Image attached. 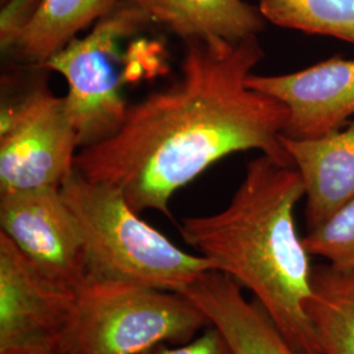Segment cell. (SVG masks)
<instances>
[{
	"mask_svg": "<svg viewBox=\"0 0 354 354\" xmlns=\"http://www.w3.org/2000/svg\"><path fill=\"white\" fill-rule=\"evenodd\" d=\"M264 55L257 36L185 42L176 80L129 105L113 137L80 149L76 171L121 190L140 214L169 215L177 190L231 153L256 150L292 165L281 140L286 108L247 84Z\"/></svg>",
	"mask_w": 354,
	"mask_h": 354,
	"instance_id": "1",
	"label": "cell"
},
{
	"mask_svg": "<svg viewBox=\"0 0 354 354\" xmlns=\"http://www.w3.org/2000/svg\"><path fill=\"white\" fill-rule=\"evenodd\" d=\"M304 197V181L295 167L260 155L245 167L223 210L184 218L180 234L213 270L252 291L292 348L322 354L306 311L311 254L294 221L295 206Z\"/></svg>",
	"mask_w": 354,
	"mask_h": 354,
	"instance_id": "2",
	"label": "cell"
},
{
	"mask_svg": "<svg viewBox=\"0 0 354 354\" xmlns=\"http://www.w3.org/2000/svg\"><path fill=\"white\" fill-rule=\"evenodd\" d=\"M61 190L83 235L87 279L181 292L213 270L203 256L183 251L146 223L115 187L89 181L75 169Z\"/></svg>",
	"mask_w": 354,
	"mask_h": 354,
	"instance_id": "3",
	"label": "cell"
},
{
	"mask_svg": "<svg viewBox=\"0 0 354 354\" xmlns=\"http://www.w3.org/2000/svg\"><path fill=\"white\" fill-rule=\"evenodd\" d=\"M210 326L176 291L87 279L55 342L61 354H145L160 344L190 342Z\"/></svg>",
	"mask_w": 354,
	"mask_h": 354,
	"instance_id": "4",
	"label": "cell"
},
{
	"mask_svg": "<svg viewBox=\"0 0 354 354\" xmlns=\"http://www.w3.org/2000/svg\"><path fill=\"white\" fill-rule=\"evenodd\" d=\"M151 23L142 8L125 0L41 67L61 74L68 84L64 100L80 149L102 143L122 127L129 105L118 68L121 41Z\"/></svg>",
	"mask_w": 354,
	"mask_h": 354,
	"instance_id": "5",
	"label": "cell"
},
{
	"mask_svg": "<svg viewBox=\"0 0 354 354\" xmlns=\"http://www.w3.org/2000/svg\"><path fill=\"white\" fill-rule=\"evenodd\" d=\"M77 147L64 97L37 84L1 108L0 193L62 187Z\"/></svg>",
	"mask_w": 354,
	"mask_h": 354,
	"instance_id": "6",
	"label": "cell"
},
{
	"mask_svg": "<svg viewBox=\"0 0 354 354\" xmlns=\"http://www.w3.org/2000/svg\"><path fill=\"white\" fill-rule=\"evenodd\" d=\"M0 225L51 279L75 290L87 281L83 235L61 187L0 193Z\"/></svg>",
	"mask_w": 354,
	"mask_h": 354,
	"instance_id": "7",
	"label": "cell"
},
{
	"mask_svg": "<svg viewBox=\"0 0 354 354\" xmlns=\"http://www.w3.org/2000/svg\"><path fill=\"white\" fill-rule=\"evenodd\" d=\"M75 298V289L42 272L0 231V351L55 345Z\"/></svg>",
	"mask_w": 354,
	"mask_h": 354,
	"instance_id": "8",
	"label": "cell"
},
{
	"mask_svg": "<svg viewBox=\"0 0 354 354\" xmlns=\"http://www.w3.org/2000/svg\"><path fill=\"white\" fill-rule=\"evenodd\" d=\"M247 84L286 108L282 136L291 140L323 137L354 117V59L330 57L290 74H251Z\"/></svg>",
	"mask_w": 354,
	"mask_h": 354,
	"instance_id": "9",
	"label": "cell"
},
{
	"mask_svg": "<svg viewBox=\"0 0 354 354\" xmlns=\"http://www.w3.org/2000/svg\"><path fill=\"white\" fill-rule=\"evenodd\" d=\"M281 140L304 181L307 231L354 201V121L319 138Z\"/></svg>",
	"mask_w": 354,
	"mask_h": 354,
	"instance_id": "10",
	"label": "cell"
},
{
	"mask_svg": "<svg viewBox=\"0 0 354 354\" xmlns=\"http://www.w3.org/2000/svg\"><path fill=\"white\" fill-rule=\"evenodd\" d=\"M219 329L234 354H304L292 348L257 301L248 302L235 279L209 270L181 291Z\"/></svg>",
	"mask_w": 354,
	"mask_h": 354,
	"instance_id": "11",
	"label": "cell"
},
{
	"mask_svg": "<svg viewBox=\"0 0 354 354\" xmlns=\"http://www.w3.org/2000/svg\"><path fill=\"white\" fill-rule=\"evenodd\" d=\"M184 42L222 38L241 41L259 36L266 20L244 0H129Z\"/></svg>",
	"mask_w": 354,
	"mask_h": 354,
	"instance_id": "12",
	"label": "cell"
},
{
	"mask_svg": "<svg viewBox=\"0 0 354 354\" xmlns=\"http://www.w3.org/2000/svg\"><path fill=\"white\" fill-rule=\"evenodd\" d=\"M307 317L322 354H354V269L313 266Z\"/></svg>",
	"mask_w": 354,
	"mask_h": 354,
	"instance_id": "13",
	"label": "cell"
},
{
	"mask_svg": "<svg viewBox=\"0 0 354 354\" xmlns=\"http://www.w3.org/2000/svg\"><path fill=\"white\" fill-rule=\"evenodd\" d=\"M125 0H44L33 21L16 42L13 53L42 67L64 49L84 28Z\"/></svg>",
	"mask_w": 354,
	"mask_h": 354,
	"instance_id": "14",
	"label": "cell"
},
{
	"mask_svg": "<svg viewBox=\"0 0 354 354\" xmlns=\"http://www.w3.org/2000/svg\"><path fill=\"white\" fill-rule=\"evenodd\" d=\"M266 21L354 45V0H259Z\"/></svg>",
	"mask_w": 354,
	"mask_h": 354,
	"instance_id": "15",
	"label": "cell"
},
{
	"mask_svg": "<svg viewBox=\"0 0 354 354\" xmlns=\"http://www.w3.org/2000/svg\"><path fill=\"white\" fill-rule=\"evenodd\" d=\"M304 244L311 256L322 257L330 266L354 269V201L307 231Z\"/></svg>",
	"mask_w": 354,
	"mask_h": 354,
	"instance_id": "16",
	"label": "cell"
},
{
	"mask_svg": "<svg viewBox=\"0 0 354 354\" xmlns=\"http://www.w3.org/2000/svg\"><path fill=\"white\" fill-rule=\"evenodd\" d=\"M44 0H1L0 46L4 53L13 50L16 42L36 17Z\"/></svg>",
	"mask_w": 354,
	"mask_h": 354,
	"instance_id": "17",
	"label": "cell"
},
{
	"mask_svg": "<svg viewBox=\"0 0 354 354\" xmlns=\"http://www.w3.org/2000/svg\"><path fill=\"white\" fill-rule=\"evenodd\" d=\"M145 354H234V352L222 332L210 324L194 340L174 346L160 344Z\"/></svg>",
	"mask_w": 354,
	"mask_h": 354,
	"instance_id": "18",
	"label": "cell"
},
{
	"mask_svg": "<svg viewBox=\"0 0 354 354\" xmlns=\"http://www.w3.org/2000/svg\"><path fill=\"white\" fill-rule=\"evenodd\" d=\"M0 354H61L54 344L46 345H30V346H17L0 351Z\"/></svg>",
	"mask_w": 354,
	"mask_h": 354,
	"instance_id": "19",
	"label": "cell"
}]
</instances>
